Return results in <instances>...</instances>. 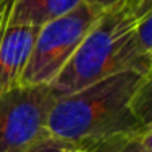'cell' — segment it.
<instances>
[{
	"mask_svg": "<svg viewBox=\"0 0 152 152\" xmlns=\"http://www.w3.org/2000/svg\"><path fill=\"white\" fill-rule=\"evenodd\" d=\"M152 0H121L100 13L67 66L51 82L56 96L103 77L134 70L152 72Z\"/></svg>",
	"mask_w": 152,
	"mask_h": 152,
	"instance_id": "1",
	"label": "cell"
},
{
	"mask_svg": "<svg viewBox=\"0 0 152 152\" xmlns=\"http://www.w3.org/2000/svg\"><path fill=\"white\" fill-rule=\"evenodd\" d=\"M134 70L103 77L83 88L56 96L48 116V134L57 139L98 144L121 134L152 129L137 118L134 95L144 80Z\"/></svg>",
	"mask_w": 152,
	"mask_h": 152,
	"instance_id": "2",
	"label": "cell"
},
{
	"mask_svg": "<svg viewBox=\"0 0 152 152\" xmlns=\"http://www.w3.org/2000/svg\"><path fill=\"white\" fill-rule=\"evenodd\" d=\"M102 12L83 0L72 12L41 26L18 85H51L75 54Z\"/></svg>",
	"mask_w": 152,
	"mask_h": 152,
	"instance_id": "3",
	"label": "cell"
},
{
	"mask_svg": "<svg viewBox=\"0 0 152 152\" xmlns=\"http://www.w3.org/2000/svg\"><path fill=\"white\" fill-rule=\"evenodd\" d=\"M54 98L49 85H17L0 93V152H25L48 136Z\"/></svg>",
	"mask_w": 152,
	"mask_h": 152,
	"instance_id": "4",
	"label": "cell"
},
{
	"mask_svg": "<svg viewBox=\"0 0 152 152\" xmlns=\"http://www.w3.org/2000/svg\"><path fill=\"white\" fill-rule=\"evenodd\" d=\"M12 0H0V93L20 83L39 28L10 23Z\"/></svg>",
	"mask_w": 152,
	"mask_h": 152,
	"instance_id": "5",
	"label": "cell"
},
{
	"mask_svg": "<svg viewBox=\"0 0 152 152\" xmlns=\"http://www.w3.org/2000/svg\"><path fill=\"white\" fill-rule=\"evenodd\" d=\"M83 0H12L10 23L41 28L72 12Z\"/></svg>",
	"mask_w": 152,
	"mask_h": 152,
	"instance_id": "6",
	"label": "cell"
},
{
	"mask_svg": "<svg viewBox=\"0 0 152 152\" xmlns=\"http://www.w3.org/2000/svg\"><path fill=\"white\" fill-rule=\"evenodd\" d=\"M90 152H152V129L105 139Z\"/></svg>",
	"mask_w": 152,
	"mask_h": 152,
	"instance_id": "7",
	"label": "cell"
},
{
	"mask_svg": "<svg viewBox=\"0 0 152 152\" xmlns=\"http://www.w3.org/2000/svg\"><path fill=\"white\" fill-rule=\"evenodd\" d=\"M93 145L95 144L64 141V139H57L48 134L41 137L39 141H36L25 152H90Z\"/></svg>",
	"mask_w": 152,
	"mask_h": 152,
	"instance_id": "8",
	"label": "cell"
},
{
	"mask_svg": "<svg viewBox=\"0 0 152 152\" xmlns=\"http://www.w3.org/2000/svg\"><path fill=\"white\" fill-rule=\"evenodd\" d=\"M90 5H93L95 8H98V10H106V8L113 7L115 4H118V2H121V0H87Z\"/></svg>",
	"mask_w": 152,
	"mask_h": 152,
	"instance_id": "9",
	"label": "cell"
}]
</instances>
